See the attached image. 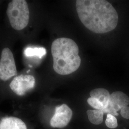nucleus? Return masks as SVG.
<instances>
[{
    "instance_id": "obj_6",
    "label": "nucleus",
    "mask_w": 129,
    "mask_h": 129,
    "mask_svg": "<svg viewBox=\"0 0 129 129\" xmlns=\"http://www.w3.org/2000/svg\"><path fill=\"white\" fill-rule=\"evenodd\" d=\"M0 129H33L26 115H10L0 112Z\"/></svg>"
},
{
    "instance_id": "obj_7",
    "label": "nucleus",
    "mask_w": 129,
    "mask_h": 129,
    "mask_svg": "<svg viewBox=\"0 0 129 129\" xmlns=\"http://www.w3.org/2000/svg\"><path fill=\"white\" fill-rule=\"evenodd\" d=\"M72 114V111L67 105L56 106L53 115L50 118L49 126L54 129L63 128L69 124Z\"/></svg>"
},
{
    "instance_id": "obj_11",
    "label": "nucleus",
    "mask_w": 129,
    "mask_h": 129,
    "mask_svg": "<svg viewBox=\"0 0 129 129\" xmlns=\"http://www.w3.org/2000/svg\"><path fill=\"white\" fill-rule=\"evenodd\" d=\"M46 49L44 47H31L26 48L24 51V54L27 57L35 56L41 58L46 55Z\"/></svg>"
},
{
    "instance_id": "obj_10",
    "label": "nucleus",
    "mask_w": 129,
    "mask_h": 129,
    "mask_svg": "<svg viewBox=\"0 0 129 129\" xmlns=\"http://www.w3.org/2000/svg\"><path fill=\"white\" fill-rule=\"evenodd\" d=\"M88 118L92 124L99 125L103 121L104 113L102 110H89L87 111Z\"/></svg>"
},
{
    "instance_id": "obj_14",
    "label": "nucleus",
    "mask_w": 129,
    "mask_h": 129,
    "mask_svg": "<svg viewBox=\"0 0 129 129\" xmlns=\"http://www.w3.org/2000/svg\"><path fill=\"white\" fill-rule=\"evenodd\" d=\"M120 114L123 118L129 119V107L126 106L120 110Z\"/></svg>"
},
{
    "instance_id": "obj_1",
    "label": "nucleus",
    "mask_w": 129,
    "mask_h": 129,
    "mask_svg": "<svg viewBox=\"0 0 129 129\" xmlns=\"http://www.w3.org/2000/svg\"><path fill=\"white\" fill-rule=\"evenodd\" d=\"M76 9L83 25L93 32H109L117 27L118 14L111 4L105 0H78Z\"/></svg>"
},
{
    "instance_id": "obj_3",
    "label": "nucleus",
    "mask_w": 129,
    "mask_h": 129,
    "mask_svg": "<svg viewBox=\"0 0 129 129\" xmlns=\"http://www.w3.org/2000/svg\"><path fill=\"white\" fill-rule=\"evenodd\" d=\"M6 14L12 28L20 31L27 26L30 12L27 3L25 0H13L8 5Z\"/></svg>"
},
{
    "instance_id": "obj_5",
    "label": "nucleus",
    "mask_w": 129,
    "mask_h": 129,
    "mask_svg": "<svg viewBox=\"0 0 129 129\" xmlns=\"http://www.w3.org/2000/svg\"><path fill=\"white\" fill-rule=\"evenodd\" d=\"M17 75L14 55L8 47L2 51L0 58V80L6 81Z\"/></svg>"
},
{
    "instance_id": "obj_2",
    "label": "nucleus",
    "mask_w": 129,
    "mask_h": 129,
    "mask_svg": "<svg viewBox=\"0 0 129 129\" xmlns=\"http://www.w3.org/2000/svg\"><path fill=\"white\" fill-rule=\"evenodd\" d=\"M51 53L53 58V69L57 74L67 75L78 69L81 64L78 55L79 48L74 40L60 37L53 42Z\"/></svg>"
},
{
    "instance_id": "obj_4",
    "label": "nucleus",
    "mask_w": 129,
    "mask_h": 129,
    "mask_svg": "<svg viewBox=\"0 0 129 129\" xmlns=\"http://www.w3.org/2000/svg\"><path fill=\"white\" fill-rule=\"evenodd\" d=\"M35 78L30 75H20L15 77L10 83L11 91L19 97H24L35 88Z\"/></svg>"
},
{
    "instance_id": "obj_9",
    "label": "nucleus",
    "mask_w": 129,
    "mask_h": 129,
    "mask_svg": "<svg viewBox=\"0 0 129 129\" xmlns=\"http://www.w3.org/2000/svg\"><path fill=\"white\" fill-rule=\"evenodd\" d=\"M90 95L91 97L94 98L101 102L105 109L108 106L110 94L106 89L103 88L94 89L90 92Z\"/></svg>"
},
{
    "instance_id": "obj_12",
    "label": "nucleus",
    "mask_w": 129,
    "mask_h": 129,
    "mask_svg": "<svg viewBox=\"0 0 129 129\" xmlns=\"http://www.w3.org/2000/svg\"><path fill=\"white\" fill-rule=\"evenodd\" d=\"M105 124L106 126L110 129H115L118 126V122L117 119L114 116L110 114H108L107 115Z\"/></svg>"
},
{
    "instance_id": "obj_8",
    "label": "nucleus",
    "mask_w": 129,
    "mask_h": 129,
    "mask_svg": "<svg viewBox=\"0 0 129 129\" xmlns=\"http://www.w3.org/2000/svg\"><path fill=\"white\" fill-rule=\"evenodd\" d=\"M129 104V97L123 92L116 91L110 95L108 106L103 109V113L110 114L113 116H118L117 111Z\"/></svg>"
},
{
    "instance_id": "obj_13",
    "label": "nucleus",
    "mask_w": 129,
    "mask_h": 129,
    "mask_svg": "<svg viewBox=\"0 0 129 129\" xmlns=\"http://www.w3.org/2000/svg\"><path fill=\"white\" fill-rule=\"evenodd\" d=\"M88 102L90 106L97 110H103L105 109L102 103L94 98H89L88 99Z\"/></svg>"
}]
</instances>
